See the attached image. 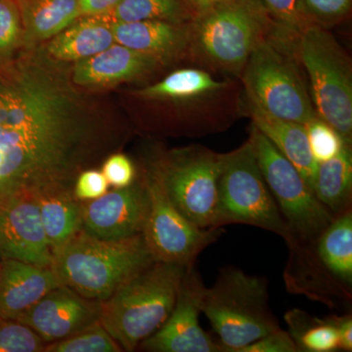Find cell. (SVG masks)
<instances>
[{"mask_svg": "<svg viewBox=\"0 0 352 352\" xmlns=\"http://www.w3.org/2000/svg\"><path fill=\"white\" fill-rule=\"evenodd\" d=\"M226 83L217 82L207 72L197 69H182L173 72L160 82L139 90L145 99L186 100L217 91Z\"/></svg>", "mask_w": 352, "mask_h": 352, "instance_id": "25", "label": "cell"}, {"mask_svg": "<svg viewBox=\"0 0 352 352\" xmlns=\"http://www.w3.org/2000/svg\"><path fill=\"white\" fill-rule=\"evenodd\" d=\"M102 302L65 285L43 296L18 321L31 327L44 342H58L100 321Z\"/></svg>", "mask_w": 352, "mask_h": 352, "instance_id": "15", "label": "cell"}, {"mask_svg": "<svg viewBox=\"0 0 352 352\" xmlns=\"http://www.w3.org/2000/svg\"><path fill=\"white\" fill-rule=\"evenodd\" d=\"M115 43L112 23L105 17L82 16L50 38L46 54L59 62H80L98 54Z\"/></svg>", "mask_w": 352, "mask_h": 352, "instance_id": "20", "label": "cell"}, {"mask_svg": "<svg viewBox=\"0 0 352 352\" xmlns=\"http://www.w3.org/2000/svg\"><path fill=\"white\" fill-rule=\"evenodd\" d=\"M193 16L184 0H120L107 19L111 23L162 20L182 23Z\"/></svg>", "mask_w": 352, "mask_h": 352, "instance_id": "27", "label": "cell"}, {"mask_svg": "<svg viewBox=\"0 0 352 352\" xmlns=\"http://www.w3.org/2000/svg\"><path fill=\"white\" fill-rule=\"evenodd\" d=\"M303 11L316 25L333 24L351 12L352 0H300Z\"/></svg>", "mask_w": 352, "mask_h": 352, "instance_id": "33", "label": "cell"}, {"mask_svg": "<svg viewBox=\"0 0 352 352\" xmlns=\"http://www.w3.org/2000/svg\"><path fill=\"white\" fill-rule=\"evenodd\" d=\"M102 173L105 176L109 185L113 188L129 186L136 178V170L131 160L126 155H110L102 166Z\"/></svg>", "mask_w": 352, "mask_h": 352, "instance_id": "34", "label": "cell"}, {"mask_svg": "<svg viewBox=\"0 0 352 352\" xmlns=\"http://www.w3.org/2000/svg\"><path fill=\"white\" fill-rule=\"evenodd\" d=\"M122 347L98 321L58 342L45 346L44 352H122Z\"/></svg>", "mask_w": 352, "mask_h": 352, "instance_id": "28", "label": "cell"}, {"mask_svg": "<svg viewBox=\"0 0 352 352\" xmlns=\"http://www.w3.org/2000/svg\"><path fill=\"white\" fill-rule=\"evenodd\" d=\"M23 28L22 43L52 38L82 17L78 0H16Z\"/></svg>", "mask_w": 352, "mask_h": 352, "instance_id": "22", "label": "cell"}, {"mask_svg": "<svg viewBox=\"0 0 352 352\" xmlns=\"http://www.w3.org/2000/svg\"><path fill=\"white\" fill-rule=\"evenodd\" d=\"M112 31L116 43L163 61L182 53L191 38L182 23L170 21L112 23Z\"/></svg>", "mask_w": 352, "mask_h": 352, "instance_id": "18", "label": "cell"}, {"mask_svg": "<svg viewBox=\"0 0 352 352\" xmlns=\"http://www.w3.org/2000/svg\"><path fill=\"white\" fill-rule=\"evenodd\" d=\"M298 351L295 340L289 333L279 329L264 336L240 349L239 352H296Z\"/></svg>", "mask_w": 352, "mask_h": 352, "instance_id": "36", "label": "cell"}, {"mask_svg": "<svg viewBox=\"0 0 352 352\" xmlns=\"http://www.w3.org/2000/svg\"><path fill=\"white\" fill-rule=\"evenodd\" d=\"M46 237L52 252L82 229L83 201L72 187L34 191Z\"/></svg>", "mask_w": 352, "mask_h": 352, "instance_id": "21", "label": "cell"}, {"mask_svg": "<svg viewBox=\"0 0 352 352\" xmlns=\"http://www.w3.org/2000/svg\"><path fill=\"white\" fill-rule=\"evenodd\" d=\"M316 254L324 268L340 282L352 283L351 208L337 217L314 243Z\"/></svg>", "mask_w": 352, "mask_h": 352, "instance_id": "24", "label": "cell"}, {"mask_svg": "<svg viewBox=\"0 0 352 352\" xmlns=\"http://www.w3.org/2000/svg\"><path fill=\"white\" fill-rule=\"evenodd\" d=\"M315 196L337 217L351 208L352 194V154L351 144L317 166L314 182Z\"/></svg>", "mask_w": 352, "mask_h": 352, "instance_id": "23", "label": "cell"}, {"mask_svg": "<svg viewBox=\"0 0 352 352\" xmlns=\"http://www.w3.org/2000/svg\"><path fill=\"white\" fill-rule=\"evenodd\" d=\"M298 54L307 69L317 116L346 143L352 135L351 62L332 34L312 24L298 36Z\"/></svg>", "mask_w": 352, "mask_h": 352, "instance_id": "7", "label": "cell"}, {"mask_svg": "<svg viewBox=\"0 0 352 352\" xmlns=\"http://www.w3.org/2000/svg\"><path fill=\"white\" fill-rule=\"evenodd\" d=\"M222 162L223 154L193 146L162 155L149 170L186 219L201 228H217Z\"/></svg>", "mask_w": 352, "mask_h": 352, "instance_id": "8", "label": "cell"}, {"mask_svg": "<svg viewBox=\"0 0 352 352\" xmlns=\"http://www.w3.org/2000/svg\"><path fill=\"white\" fill-rule=\"evenodd\" d=\"M310 150L317 164L337 156L346 144L342 135L325 120L317 116L305 124Z\"/></svg>", "mask_w": 352, "mask_h": 352, "instance_id": "31", "label": "cell"}, {"mask_svg": "<svg viewBox=\"0 0 352 352\" xmlns=\"http://www.w3.org/2000/svg\"><path fill=\"white\" fill-rule=\"evenodd\" d=\"M0 259H16L51 267V250L34 191L0 199Z\"/></svg>", "mask_w": 352, "mask_h": 352, "instance_id": "13", "label": "cell"}, {"mask_svg": "<svg viewBox=\"0 0 352 352\" xmlns=\"http://www.w3.org/2000/svg\"><path fill=\"white\" fill-rule=\"evenodd\" d=\"M184 1L189 7L194 17L197 14L204 12L222 0H184Z\"/></svg>", "mask_w": 352, "mask_h": 352, "instance_id": "39", "label": "cell"}, {"mask_svg": "<svg viewBox=\"0 0 352 352\" xmlns=\"http://www.w3.org/2000/svg\"><path fill=\"white\" fill-rule=\"evenodd\" d=\"M82 16L107 17L120 0H78Z\"/></svg>", "mask_w": 352, "mask_h": 352, "instance_id": "37", "label": "cell"}, {"mask_svg": "<svg viewBox=\"0 0 352 352\" xmlns=\"http://www.w3.org/2000/svg\"><path fill=\"white\" fill-rule=\"evenodd\" d=\"M109 183L102 171L85 170L76 177L74 193L82 201L95 200L108 191Z\"/></svg>", "mask_w": 352, "mask_h": 352, "instance_id": "35", "label": "cell"}, {"mask_svg": "<svg viewBox=\"0 0 352 352\" xmlns=\"http://www.w3.org/2000/svg\"><path fill=\"white\" fill-rule=\"evenodd\" d=\"M285 318L298 351L333 352L340 349L339 336L333 316L317 318L302 310L294 309Z\"/></svg>", "mask_w": 352, "mask_h": 352, "instance_id": "26", "label": "cell"}, {"mask_svg": "<svg viewBox=\"0 0 352 352\" xmlns=\"http://www.w3.org/2000/svg\"><path fill=\"white\" fill-rule=\"evenodd\" d=\"M273 24L281 31L300 36L314 24L303 11L300 0H261Z\"/></svg>", "mask_w": 352, "mask_h": 352, "instance_id": "32", "label": "cell"}, {"mask_svg": "<svg viewBox=\"0 0 352 352\" xmlns=\"http://www.w3.org/2000/svg\"><path fill=\"white\" fill-rule=\"evenodd\" d=\"M46 344L22 322L0 317V352H44Z\"/></svg>", "mask_w": 352, "mask_h": 352, "instance_id": "30", "label": "cell"}, {"mask_svg": "<svg viewBox=\"0 0 352 352\" xmlns=\"http://www.w3.org/2000/svg\"><path fill=\"white\" fill-rule=\"evenodd\" d=\"M143 177L149 194V212L142 232L148 251L155 261L193 264L223 230L196 226L173 206L151 171L148 170Z\"/></svg>", "mask_w": 352, "mask_h": 352, "instance_id": "11", "label": "cell"}, {"mask_svg": "<svg viewBox=\"0 0 352 352\" xmlns=\"http://www.w3.org/2000/svg\"><path fill=\"white\" fill-rule=\"evenodd\" d=\"M207 287L194 263L185 268L175 307L164 325L139 344L151 352H220L222 346L200 324L201 303Z\"/></svg>", "mask_w": 352, "mask_h": 352, "instance_id": "12", "label": "cell"}, {"mask_svg": "<svg viewBox=\"0 0 352 352\" xmlns=\"http://www.w3.org/2000/svg\"><path fill=\"white\" fill-rule=\"evenodd\" d=\"M60 285L51 267L16 259H0V317L17 320Z\"/></svg>", "mask_w": 352, "mask_h": 352, "instance_id": "17", "label": "cell"}, {"mask_svg": "<svg viewBox=\"0 0 352 352\" xmlns=\"http://www.w3.org/2000/svg\"><path fill=\"white\" fill-rule=\"evenodd\" d=\"M148 212L149 194L142 177L129 186L83 201L82 230L103 239L134 237L144 230Z\"/></svg>", "mask_w": 352, "mask_h": 352, "instance_id": "14", "label": "cell"}, {"mask_svg": "<svg viewBox=\"0 0 352 352\" xmlns=\"http://www.w3.org/2000/svg\"><path fill=\"white\" fill-rule=\"evenodd\" d=\"M272 25L261 0H222L194 16L190 36L207 61L237 73Z\"/></svg>", "mask_w": 352, "mask_h": 352, "instance_id": "6", "label": "cell"}, {"mask_svg": "<svg viewBox=\"0 0 352 352\" xmlns=\"http://www.w3.org/2000/svg\"><path fill=\"white\" fill-rule=\"evenodd\" d=\"M247 224L279 235L289 247L298 244L266 184L251 138L223 154L219 183L217 228Z\"/></svg>", "mask_w": 352, "mask_h": 352, "instance_id": "5", "label": "cell"}, {"mask_svg": "<svg viewBox=\"0 0 352 352\" xmlns=\"http://www.w3.org/2000/svg\"><path fill=\"white\" fill-rule=\"evenodd\" d=\"M250 112L254 126L296 166L314 191L315 173L318 164L312 156L305 124L279 119L251 102Z\"/></svg>", "mask_w": 352, "mask_h": 352, "instance_id": "19", "label": "cell"}, {"mask_svg": "<svg viewBox=\"0 0 352 352\" xmlns=\"http://www.w3.org/2000/svg\"><path fill=\"white\" fill-rule=\"evenodd\" d=\"M242 72L250 102L266 113L302 124L317 117L300 67L278 44L264 39Z\"/></svg>", "mask_w": 352, "mask_h": 352, "instance_id": "9", "label": "cell"}, {"mask_svg": "<svg viewBox=\"0 0 352 352\" xmlns=\"http://www.w3.org/2000/svg\"><path fill=\"white\" fill-rule=\"evenodd\" d=\"M186 266L153 261L102 302L100 322L124 351L157 332L175 307Z\"/></svg>", "mask_w": 352, "mask_h": 352, "instance_id": "3", "label": "cell"}, {"mask_svg": "<svg viewBox=\"0 0 352 352\" xmlns=\"http://www.w3.org/2000/svg\"><path fill=\"white\" fill-rule=\"evenodd\" d=\"M250 138L264 180L287 226L298 243L314 244L335 217L317 199L296 166L254 126Z\"/></svg>", "mask_w": 352, "mask_h": 352, "instance_id": "10", "label": "cell"}, {"mask_svg": "<svg viewBox=\"0 0 352 352\" xmlns=\"http://www.w3.org/2000/svg\"><path fill=\"white\" fill-rule=\"evenodd\" d=\"M72 83L31 53L0 66V199L74 188L82 171L120 143L113 127L90 113Z\"/></svg>", "mask_w": 352, "mask_h": 352, "instance_id": "1", "label": "cell"}, {"mask_svg": "<svg viewBox=\"0 0 352 352\" xmlns=\"http://www.w3.org/2000/svg\"><path fill=\"white\" fill-rule=\"evenodd\" d=\"M339 336L340 349L352 351V318L351 315L333 316Z\"/></svg>", "mask_w": 352, "mask_h": 352, "instance_id": "38", "label": "cell"}, {"mask_svg": "<svg viewBox=\"0 0 352 352\" xmlns=\"http://www.w3.org/2000/svg\"><path fill=\"white\" fill-rule=\"evenodd\" d=\"M268 300L265 278L233 266L220 270L215 283L206 288L201 312L219 336L223 351L239 352L281 329Z\"/></svg>", "mask_w": 352, "mask_h": 352, "instance_id": "4", "label": "cell"}, {"mask_svg": "<svg viewBox=\"0 0 352 352\" xmlns=\"http://www.w3.org/2000/svg\"><path fill=\"white\" fill-rule=\"evenodd\" d=\"M52 254L51 268L60 283L101 302L155 261L142 234L110 240L90 235L82 229Z\"/></svg>", "mask_w": 352, "mask_h": 352, "instance_id": "2", "label": "cell"}, {"mask_svg": "<svg viewBox=\"0 0 352 352\" xmlns=\"http://www.w3.org/2000/svg\"><path fill=\"white\" fill-rule=\"evenodd\" d=\"M163 60L113 43L94 56L76 62L71 80L80 87H111L152 73Z\"/></svg>", "mask_w": 352, "mask_h": 352, "instance_id": "16", "label": "cell"}, {"mask_svg": "<svg viewBox=\"0 0 352 352\" xmlns=\"http://www.w3.org/2000/svg\"><path fill=\"white\" fill-rule=\"evenodd\" d=\"M23 41V28L16 0H0V66L17 56Z\"/></svg>", "mask_w": 352, "mask_h": 352, "instance_id": "29", "label": "cell"}]
</instances>
